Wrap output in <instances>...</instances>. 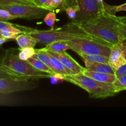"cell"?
<instances>
[{"label": "cell", "instance_id": "obj_1", "mask_svg": "<svg viewBox=\"0 0 126 126\" xmlns=\"http://www.w3.org/2000/svg\"><path fill=\"white\" fill-rule=\"evenodd\" d=\"M120 23L118 16L105 11L97 18L78 25L93 38L113 46L121 41L119 30Z\"/></svg>", "mask_w": 126, "mask_h": 126}, {"label": "cell", "instance_id": "obj_2", "mask_svg": "<svg viewBox=\"0 0 126 126\" xmlns=\"http://www.w3.org/2000/svg\"><path fill=\"white\" fill-rule=\"evenodd\" d=\"M18 49H9L6 51L1 63L7 72L18 79L50 78V74L37 70L27 60H21L18 55Z\"/></svg>", "mask_w": 126, "mask_h": 126}, {"label": "cell", "instance_id": "obj_3", "mask_svg": "<svg viewBox=\"0 0 126 126\" xmlns=\"http://www.w3.org/2000/svg\"><path fill=\"white\" fill-rule=\"evenodd\" d=\"M26 33L33 36L38 43L46 45L55 42L68 41L75 38L95 39L84 32L78 25L71 22L63 27L50 30H40L29 28Z\"/></svg>", "mask_w": 126, "mask_h": 126}, {"label": "cell", "instance_id": "obj_4", "mask_svg": "<svg viewBox=\"0 0 126 126\" xmlns=\"http://www.w3.org/2000/svg\"><path fill=\"white\" fill-rule=\"evenodd\" d=\"M65 81L76 85L88 92L92 98H106L116 95L118 92L113 83L95 81L81 73L77 75H64Z\"/></svg>", "mask_w": 126, "mask_h": 126}, {"label": "cell", "instance_id": "obj_5", "mask_svg": "<svg viewBox=\"0 0 126 126\" xmlns=\"http://www.w3.org/2000/svg\"><path fill=\"white\" fill-rule=\"evenodd\" d=\"M73 4L78 5L79 8L76 17L71 21L76 25L89 22L105 11V2L100 3L98 0H64L60 8L63 9Z\"/></svg>", "mask_w": 126, "mask_h": 126}, {"label": "cell", "instance_id": "obj_6", "mask_svg": "<svg viewBox=\"0 0 126 126\" xmlns=\"http://www.w3.org/2000/svg\"><path fill=\"white\" fill-rule=\"evenodd\" d=\"M71 50L76 53H84L89 55H100L108 57L112 46L96 39L75 38L68 41Z\"/></svg>", "mask_w": 126, "mask_h": 126}, {"label": "cell", "instance_id": "obj_7", "mask_svg": "<svg viewBox=\"0 0 126 126\" xmlns=\"http://www.w3.org/2000/svg\"><path fill=\"white\" fill-rule=\"evenodd\" d=\"M0 9L6 10L17 18L30 20L43 18L50 11L36 6L18 3L0 6Z\"/></svg>", "mask_w": 126, "mask_h": 126}, {"label": "cell", "instance_id": "obj_8", "mask_svg": "<svg viewBox=\"0 0 126 126\" xmlns=\"http://www.w3.org/2000/svg\"><path fill=\"white\" fill-rule=\"evenodd\" d=\"M36 87L34 82L28 79L13 78L0 79V92L14 93L32 90Z\"/></svg>", "mask_w": 126, "mask_h": 126}, {"label": "cell", "instance_id": "obj_9", "mask_svg": "<svg viewBox=\"0 0 126 126\" xmlns=\"http://www.w3.org/2000/svg\"><path fill=\"white\" fill-rule=\"evenodd\" d=\"M46 51L50 55L58 59L60 62L62 63L72 72L73 75H77V74L82 73L84 70L86 69V68L80 65L75 59H73L65 51L62 52H55L50 51V50H46Z\"/></svg>", "mask_w": 126, "mask_h": 126}, {"label": "cell", "instance_id": "obj_10", "mask_svg": "<svg viewBox=\"0 0 126 126\" xmlns=\"http://www.w3.org/2000/svg\"><path fill=\"white\" fill-rule=\"evenodd\" d=\"M108 58V64L115 70L126 63V61L123 56V52L119 44H114L111 47L110 54Z\"/></svg>", "mask_w": 126, "mask_h": 126}, {"label": "cell", "instance_id": "obj_11", "mask_svg": "<svg viewBox=\"0 0 126 126\" xmlns=\"http://www.w3.org/2000/svg\"><path fill=\"white\" fill-rule=\"evenodd\" d=\"M85 76H87L95 81L107 83H113L116 80L117 78L115 75L105 73L91 71L85 69L82 73Z\"/></svg>", "mask_w": 126, "mask_h": 126}, {"label": "cell", "instance_id": "obj_12", "mask_svg": "<svg viewBox=\"0 0 126 126\" xmlns=\"http://www.w3.org/2000/svg\"><path fill=\"white\" fill-rule=\"evenodd\" d=\"M86 69L91 71L105 73L115 75L116 70L113 69L108 63H102L91 62L84 61Z\"/></svg>", "mask_w": 126, "mask_h": 126}, {"label": "cell", "instance_id": "obj_13", "mask_svg": "<svg viewBox=\"0 0 126 126\" xmlns=\"http://www.w3.org/2000/svg\"><path fill=\"white\" fill-rule=\"evenodd\" d=\"M19 46V49L26 47H34L38 41L33 36L28 33H22L19 34L15 39Z\"/></svg>", "mask_w": 126, "mask_h": 126}, {"label": "cell", "instance_id": "obj_14", "mask_svg": "<svg viewBox=\"0 0 126 126\" xmlns=\"http://www.w3.org/2000/svg\"><path fill=\"white\" fill-rule=\"evenodd\" d=\"M18 25L12 24L4 27L0 30V35L11 40L16 39L19 34L24 33L23 31L18 28Z\"/></svg>", "mask_w": 126, "mask_h": 126}, {"label": "cell", "instance_id": "obj_15", "mask_svg": "<svg viewBox=\"0 0 126 126\" xmlns=\"http://www.w3.org/2000/svg\"><path fill=\"white\" fill-rule=\"evenodd\" d=\"M50 65L51 68L55 73H60L63 75H73L71 71L65 66L62 62L54 57L50 55Z\"/></svg>", "mask_w": 126, "mask_h": 126}, {"label": "cell", "instance_id": "obj_16", "mask_svg": "<svg viewBox=\"0 0 126 126\" xmlns=\"http://www.w3.org/2000/svg\"><path fill=\"white\" fill-rule=\"evenodd\" d=\"M13 93L0 92V106L2 107H14L19 103L18 98L12 95Z\"/></svg>", "mask_w": 126, "mask_h": 126}, {"label": "cell", "instance_id": "obj_17", "mask_svg": "<svg viewBox=\"0 0 126 126\" xmlns=\"http://www.w3.org/2000/svg\"><path fill=\"white\" fill-rule=\"evenodd\" d=\"M42 49L43 50H50L55 52H62L68 49H71V48L66 41H59L47 44L45 47Z\"/></svg>", "mask_w": 126, "mask_h": 126}, {"label": "cell", "instance_id": "obj_18", "mask_svg": "<svg viewBox=\"0 0 126 126\" xmlns=\"http://www.w3.org/2000/svg\"><path fill=\"white\" fill-rule=\"evenodd\" d=\"M27 61L31 64L33 66H34L35 68L37 70H40V71H43V72H46L47 73L50 74V75H52L55 74V73L50 68V67L47 66L46 64L43 63V62L39 60V59H37L34 57H31L27 60Z\"/></svg>", "mask_w": 126, "mask_h": 126}, {"label": "cell", "instance_id": "obj_19", "mask_svg": "<svg viewBox=\"0 0 126 126\" xmlns=\"http://www.w3.org/2000/svg\"><path fill=\"white\" fill-rule=\"evenodd\" d=\"M84 61L91 62L102 63H108V57L100 55H89L84 53H77Z\"/></svg>", "mask_w": 126, "mask_h": 126}, {"label": "cell", "instance_id": "obj_20", "mask_svg": "<svg viewBox=\"0 0 126 126\" xmlns=\"http://www.w3.org/2000/svg\"><path fill=\"white\" fill-rule=\"evenodd\" d=\"M50 55L46 50H43V49H36V53L33 57L39 59V60L43 62L45 64H46L49 67L51 68V65H50ZM52 69V68H51Z\"/></svg>", "mask_w": 126, "mask_h": 126}, {"label": "cell", "instance_id": "obj_21", "mask_svg": "<svg viewBox=\"0 0 126 126\" xmlns=\"http://www.w3.org/2000/svg\"><path fill=\"white\" fill-rule=\"evenodd\" d=\"M18 57L23 60H27L30 58L33 57L36 53V49L34 47H26L23 49L18 48Z\"/></svg>", "mask_w": 126, "mask_h": 126}, {"label": "cell", "instance_id": "obj_22", "mask_svg": "<svg viewBox=\"0 0 126 126\" xmlns=\"http://www.w3.org/2000/svg\"><path fill=\"white\" fill-rule=\"evenodd\" d=\"M57 20V19L56 14L54 11H49L43 18L44 22L47 25L50 27V30L54 29V26Z\"/></svg>", "mask_w": 126, "mask_h": 126}, {"label": "cell", "instance_id": "obj_23", "mask_svg": "<svg viewBox=\"0 0 126 126\" xmlns=\"http://www.w3.org/2000/svg\"><path fill=\"white\" fill-rule=\"evenodd\" d=\"M63 10L65 11L68 18L71 19V20H73L77 16L78 13L79 11V8L78 5L73 4L65 7Z\"/></svg>", "mask_w": 126, "mask_h": 126}, {"label": "cell", "instance_id": "obj_24", "mask_svg": "<svg viewBox=\"0 0 126 126\" xmlns=\"http://www.w3.org/2000/svg\"><path fill=\"white\" fill-rule=\"evenodd\" d=\"M113 86L115 88L118 93L123 91L126 90V75L119 77L116 79L113 83Z\"/></svg>", "mask_w": 126, "mask_h": 126}, {"label": "cell", "instance_id": "obj_25", "mask_svg": "<svg viewBox=\"0 0 126 126\" xmlns=\"http://www.w3.org/2000/svg\"><path fill=\"white\" fill-rule=\"evenodd\" d=\"M105 9L108 13L112 15H115L117 12L126 11V3L119 5V6H111L105 2Z\"/></svg>", "mask_w": 126, "mask_h": 126}, {"label": "cell", "instance_id": "obj_26", "mask_svg": "<svg viewBox=\"0 0 126 126\" xmlns=\"http://www.w3.org/2000/svg\"><path fill=\"white\" fill-rule=\"evenodd\" d=\"M35 6L41 8L49 10L50 11H54V6L52 0H33Z\"/></svg>", "mask_w": 126, "mask_h": 126}, {"label": "cell", "instance_id": "obj_27", "mask_svg": "<svg viewBox=\"0 0 126 126\" xmlns=\"http://www.w3.org/2000/svg\"><path fill=\"white\" fill-rule=\"evenodd\" d=\"M18 18L16 16L11 14L9 12L3 9H0V21L7 22L11 20Z\"/></svg>", "mask_w": 126, "mask_h": 126}, {"label": "cell", "instance_id": "obj_28", "mask_svg": "<svg viewBox=\"0 0 126 126\" xmlns=\"http://www.w3.org/2000/svg\"><path fill=\"white\" fill-rule=\"evenodd\" d=\"M50 82L52 84H57L61 83L65 81L64 75L60 73H55L51 75L50 77Z\"/></svg>", "mask_w": 126, "mask_h": 126}, {"label": "cell", "instance_id": "obj_29", "mask_svg": "<svg viewBox=\"0 0 126 126\" xmlns=\"http://www.w3.org/2000/svg\"><path fill=\"white\" fill-rule=\"evenodd\" d=\"M126 75V63L121 66L115 71V76L117 78Z\"/></svg>", "mask_w": 126, "mask_h": 126}, {"label": "cell", "instance_id": "obj_30", "mask_svg": "<svg viewBox=\"0 0 126 126\" xmlns=\"http://www.w3.org/2000/svg\"><path fill=\"white\" fill-rule=\"evenodd\" d=\"M1 78H13L16 79L13 77L11 75H10L8 72L6 71L2 66L1 63H0V79Z\"/></svg>", "mask_w": 126, "mask_h": 126}, {"label": "cell", "instance_id": "obj_31", "mask_svg": "<svg viewBox=\"0 0 126 126\" xmlns=\"http://www.w3.org/2000/svg\"><path fill=\"white\" fill-rule=\"evenodd\" d=\"M27 4L25 3L24 2L22 1L21 0H0V6H2V5H9L12 4Z\"/></svg>", "mask_w": 126, "mask_h": 126}, {"label": "cell", "instance_id": "obj_32", "mask_svg": "<svg viewBox=\"0 0 126 126\" xmlns=\"http://www.w3.org/2000/svg\"><path fill=\"white\" fill-rule=\"evenodd\" d=\"M119 30L121 40L126 39V25L120 23L119 26Z\"/></svg>", "mask_w": 126, "mask_h": 126}, {"label": "cell", "instance_id": "obj_33", "mask_svg": "<svg viewBox=\"0 0 126 126\" xmlns=\"http://www.w3.org/2000/svg\"><path fill=\"white\" fill-rule=\"evenodd\" d=\"M64 0H52L53 3V6H54V9H59V8H60L62 5L63 2Z\"/></svg>", "mask_w": 126, "mask_h": 126}, {"label": "cell", "instance_id": "obj_34", "mask_svg": "<svg viewBox=\"0 0 126 126\" xmlns=\"http://www.w3.org/2000/svg\"><path fill=\"white\" fill-rule=\"evenodd\" d=\"M13 23H9L8 22H4V21H0V30H2V28H4V27H7V26H9L11 25H12Z\"/></svg>", "mask_w": 126, "mask_h": 126}, {"label": "cell", "instance_id": "obj_35", "mask_svg": "<svg viewBox=\"0 0 126 126\" xmlns=\"http://www.w3.org/2000/svg\"><path fill=\"white\" fill-rule=\"evenodd\" d=\"M10 41H11V39H7V38H4V37H3L2 36L0 35V46L4 44V43H6V42Z\"/></svg>", "mask_w": 126, "mask_h": 126}, {"label": "cell", "instance_id": "obj_36", "mask_svg": "<svg viewBox=\"0 0 126 126\" xmlns=\"http://www.w3.org/2000/svg\"><path fill=\"white\" fill-rule=\"evenodd\" d=\"M119 47H120L121 49L122 50L123 56H124V59H125V60L126 61V47L122 45V44H121L120 43H119Z\"/></svg>", "mask_w": 126, "mask_h": 126}, {"label": "cell", "instance_id": "obj_37", "mask_svg": "<svg viewBox=\"0 0 126 126\" xmlns=\"http://www.w3.org/2000/svg\"><path fill=\"white\" fill-rule=\"evenodd\" d=\"M118 19L121 23L126 25V16H123V17H118Z\"/></svg>", "mask_w": 126, "mask_h": 126}, {"label": "cell", "instance_id": "obj_38", "mask_svg": "<svg viewBox=\"0 0 126 126\" xmlns=\"http://www.w3.org/2000/svg\"><path fill=\"white\" fill-rule=\"evenodd\" d=\"M120 43L121 44H122V45L126 47V39H122L121 41H120Z\"/></svg>", "mask_w": 126, "mask_h": 126}, {"label": "cell", "instance_id": "obj_39", "mask_svg": "<svg viewBox=\"0 0 126 126\" xmlns=\"http://www.w3.org/2000/svg\"><path fill=\"white\" fill-rule=\"evenodd\" d=\"M21 1H23V2H24L25 3L27 4H30V5H33V4H31L30 2L29 1H28V0H21ZM33 6H34V5H33Z\"/></svg>", "mask_w": 126, "mask_h": 126}, {"label": "cell", "instance_id": "obj_40", "mask_svg": "<svg viewBox=\"0 0 126 126\" xmlns=\"http://www.w3.org/2000/svg\"><path fill=\"white\" fill-rule=\"evenodd\" d=\"M28 1H29L30 2L31 4H33V5H34V6H35V5H34V2H33V0H28Z\"/></svg>", "mask_w": 126, "mask_h": 126}]
</instances>
